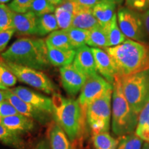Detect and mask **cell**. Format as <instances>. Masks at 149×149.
<instances>
[{"instance_id":"cell-33","label":"cell","mask_w":149,"mask_h":149,"mask_svg":"<svg viewBox=\"0 0 149 149\" xmlns=\"http://www.w3.org/2000/svg\"><path fill=\"white\" fill-rule=\"evenodd\" d=\"M0 81L7 88L16 84L17 79L0 61Z\"/></svg>"},{"instance_id":"cell-28","label":"cell","mask_w":149,"mask_h":149,"mask_svg":"<svg viewBox=\"0 0 149 149\" xmlns=\"http://www.w3.org/2000/svg\"><path fill=\"white\" fill-rule=\"evenodd\" d=\"M66 32L74 50L87 44L90 31L70 27L66 30Z\"/></svg>"},{"instance_id":"cell-41","label":"cell","mask_w":149,"mask_h":149,"mask_svg":"<svg viewBox=\"0 0 149 149\" xmlns=\"http://www.w3.org/2000/svg\"><path fill=\"white\" fill-rule=\"evenodd\" d=\"M35 149H51L50 143L46 140V139H42L37 145Z\"/></svg>"},{"instance_id":"cell-20","label":"cell","mask_w":149,"mask_h":149,"mask_svg":"<svg viewBox=\"0 0 149 149\" xmlns=\"http://www.w3.org/2000/svg\"><path fill=\"white\" fill-rule=\"evenodd\" d=\"M100 26V24L93 15L92 9L81 10L74 15L72 27L91 31Z\"/></svg>"},{"instance_id":"cell-18","label":"cell","mask_w":149,"mask_h":149,"mask_svg":"<svg viewBox=\"0 0 149 149\" xmlns=\"http://www.w3.org/2000/svg\"><path fill=\"white\" fill-rule=\"evenodd\" d=\"M47 55L50 64L53 66L61 68L72 64L75 56V50H61L47 47Z\"/></svg>"},{"instance_id":"cell-6","label":"cell","mask_w":149,"mask_h":149,"mask_svg":"<svg viewBox=\"0 0 149 149\" xmlns=\"http://www.w3.org/2000/svg\"><path fill=\"white\" fill-rule=\"evenodd\" d=\"M112 94L109 91L89 104L86 109V122L93 133L109 132L112 115Z\"/></svg>"},{"instance_id":"cell-39","label":"cell","mask_w":149,"mask_h":149,"mask_svg":"<svg viewBox=\"0 0 149 149\" xmlns=\"http://www.w3.org/2000/svg\"><path fill=\"white\" fill-rule=\"evenodd\" d=\"M61 6V8L65 9V10L68 11V12L71 13L73 15L80 10L77 6L73 1H72L71 0H65L64 2L61 3L60 6Z\"/></svg>"},{"instance_id":"cell-8","label":"cell","mask_w":149,"mask_h":149,"mask_svg":"<svg viewBox=\"0 0 149 149\" xmlns=\"http://www.w3.org/2000/svg\"><path fill=\"white\" fill-rule=\"evenodd\" d=\"M117 17L119 27L126 37L136 42L146 43L148 35L144 29L141 14L127 7H120Z\"/></svg>"},{"instance_id":"cell-5","label":"cell","mask_w":149,"mask_h":149,"mask_svg":"<svg viewBox=\"0 0 149 149\" xmlns=\"http://www.w3.org/2000/svg\"><path fill=\"white\" fill-rule=\"evenodd\" d=\"M120 79L126 100L139 115L149 102V69L120 77Z\"/></svg>"},{"instance_id":"cell-30","label":"cell","mask_w":149,"mask_h":149,"mask_svg":"<svg viewBox=\"0 0 149 149\" xmlns=\"http://www.w3.org/2000/svg\"><path fill=\"white\" fill-rule=\"evenodd\" d=\"M143 140L135 133L121 137L117 149H142Z\"/></svg>"},{"instance_id":"cell-44","label":"cell","mask_w":149,"mask_h":149,"mask_svg":"<svg viewBox=\"0 0 149 149\" xmlns=\"http://www.w3.org/2000/svg\"><path fill=\"white\" fill-rule=\"evenodd\" d=\"M0 90H3V91L8 90V88H7L6 86H5L1 82V81H0Z\"/></svg>"},{"instance_id":"cell-2","label":"cell","mask_w":149,"mask_h":149,"mask_svg":"<svg viewBox=\"0 0 149 149\" xmlns=\"http://www.w3.org/2000/svg\"><path fill=\"white\" fill-rule=\"evenodd\" d=\"M116 68L120 77L149 69V45L127 39L122 44L104 48Z\"/></svg>"},{"instance_id":"cell-14","label":"cell","mask_w":149,"mask_h":149,"mask_svg":"<svg viewBox=\"0 0 149 149\" xmlns=\"http://www.w3.org/2000/svg\"><path fill=\"white\" fill-rule=\"evenodd\" d=\"M91 49L95 60L97 72L108 82L113 84L117 72L113 59L107 52L101 48H91Z\"/></svg>"},{"instance_id":"cell-38","label":"cell","mask_w":149,"mask_h":149,"mask_svg":"<svg viewBox=\"0 0 149 149\" xmlns=\"http://www.w3.org/2000/svg\"><path fill=\"white\" fill-rule=\"evenodd\" d=\"M77 6L79 10L93 9L100 0H71Z\"/></svg>"},{"instance_id":"cell-9","label":"cell","mask_w":149,"mask_h":149,"mask_svg":"<svg viewBox=\"0 0 149 149\" xmlns=\"http://www.w3.org/2000/svg\"><path fill=\"white\" fill-rule=\"evenodd\" d=\"M113 89V84L97 73L88 76L77 100L86 115L87 107L91 102Z\"/></svg>"},{"instance_id":"cell-27","label":"cell","mask_w":149,"mask_h":149,"mask_svg":"<svg viewBox=\"0 0 149 149\" xmlns=\"http://www.w3.org/2000/svg\"><path fill=\"white\" fill-rule=\"evenodd\" d=\"M86 44L93 48H106L109 47V40L104 27L100 25L91 29Z\"/></svg>"},{"instance_id":"cell-4","label":"cell","mask_w":149,"mask_h":149,"mask_svg":"<svg viewBox=\"0 0 149 149\" xmlns=\"http://www.w3.org/2000/svg\"><path fill=\"white\" fill-rule=\"evenodd\" d=\"M112 94V130L117 137H122L135 131L138 115L130 106L122 86L119 75L115 77Z\"/></svg>"},{"instance_id":"cell-45","label":"cell","mask_w":149,"mask_h":149,"mask_svg":"<svg viewBox=\"0 0 149 149\" xmlns=\"http://www.w3.org/2000/svg\"><path fill=\"white\" fill-rule=\"evenodd\" d=\"M142 149H149V142H145L143 144Z\"/></svg>"},{"instance_id":"cell-21","label":"cell","mask_w":149,"mask_h":149,"mask_svg":"<svg viewBox=\"0 0 149 149\" xmlns=\"http://www.w3.org/2000/svg\"><path fill=\"white\" fill-rule=\"evenodd\" d=\"M45 42L47 47L61 50L74 49L67 34L66 30L59 29L51 33L45 39Z\"/></svg>"},{"instance_id":"cell-13","label":"cell","mask_w":149,"mask_h":149,"mask_svg":"<svg viewBox=\"0 0 149 149\" xmlns=\"http://www.w3.org/2000/svg\"><path fill=\"white\" fill-rule=\"evenodd\" d=\"M11 29L20 36L37 35V17L31 11L25 13H13Z\"/></svg>"},{"instance_id":"cell-11","label":"cell","mask_w":149,"mask_h":149,"mask_svg":"<svg viewBox=\"0 0 149 149\" xmlns=\"http://www.w3.org/2000/svg\"><path fill=\"white\" fill-rule=\"evenodd\" d=\"M14 94L19 97L23 101L31 104L36 109L48 114H53V103L51 98L48 97L31 89L23 86H17L10 89Z\"/></svg>"},{"instance_id":"cell-37","label":"cell","mask_w":149,"mask_h":149,"mask_svg":"<svg viewBox=\"0 0 149 149\" xmlns=\"http://www.w3.org/2000/svg\"><path fill=\"white\" fill-rule=\"evenodd\" d=\"M14 33L15 31L13 29H9L0 32V53L4 51Z\"/></svg>"},{"instance_id":"cell-19","label":"cell","mask_w":149,"mask_h":149,"mask_svg":"<svg viewBox=\"0 0 149 149\" xmlns=\"http://www.w3.org/2000/svg\"><path fill=\"white\" fill-rule=\"evenodd\" d=\"M49 139L51 149H71L69 138L63 128L55 122L50 128Z\"/></svg>"},{"instance_id":"cell-24","label":"cell","mask_w":149,"mask_h":149,"mask_svg":"<svg viewBox=\"0 0 149 149\" xmlns=\"http://www.w3.org/2000/svg\"><path fill=\"white\" fill-rule=\"evenodd\" d=\"M92 140L95 149H117L120 142L109 132L93 133Z\"/></svg>"},{"instance_id":"cell-43","label":"cell","mask_w":149,"mask_h":149,"mask_svg":"<svg viewBox=\"0 0 149 149\" xmlns=\"http://www.w3.org/2000/svg\"><path fill=\"white\" fill-rule=\"evenodd\" d=\"M6 100V91L0 90V103Z\"/></svg>"},{"instance_id":"cell-47","label":"cell","mask_w":149,"mask_h":149,"mask_svg":"<svg viewBox=\"0 0 149 149\" xmlns=\"http://www.w3.org/2000/svg\"><path fill=\"white\" fill-rule=\"evenodd\" d=\"M115 2L117 3H118V4H121L123 2V0H115Z\"/></svg>"},{"instance_id":"cell-35","label":"cell","mask_w":149,"mask_h":149,"mask_svg":"<svg viewBox=\"0 0 149 149\" xmlns=\"http://www.w3.org/2000/svg\"><path fill=\"white\" fill-rule=\"evenodd\" d=\"M125 4L131 10L142 13L149 8V0H125Z\"/></svg>"},{"instance_id":"cell-3","label":"cell","mask_w":149,"mask_h":149,"mask_svg":"<svg viewBox=\"0 0 149 149\" xmlns=\"http://www.w3.org/2000/svg\"><path fill=\"white\" fill-rule=\"evenodd\" d=\"M53 103V118L69 138L74 141L79 136L86 115L78 102L72 98H65L56 93L52 98Z\"/></svg>"},{"instance_id":"cell-31","label":"cell","mask_w":149,"mask_h":149,"mask_svg":"<svg viewBox=\"0 0 149 149\" xmlns=\"http://www.w3.org/2000/svg\"><path fill=\"white\" fill-rule=\"evenodd\" d=\"M56 7L50 3L47 0H33L29 11L33 13L36 17H40L46 14L53 13Z\"/></svg>"},{"instance_id":"cell-25","label":"cell","mask_w":149,"mask_h":149,"mask_svg":"<svg viewBox=\"0 0 149 149\" xmlns=\"http://www.w3.org/2000/svg\"><path fill=\"white\" fill-rule=\"evenodd\" d=\"M0 142L15 149H26L24 139L14 132L0 124Z\"/></svg>"},{"instance_id":"cell-22","label":"cell","mask_w":149,"mask_h":149,"mask_svg":"<svg viewBox=\"0 0 149 149\" xmlns=\"http://www.w3.org/2000/svg\"><path fill=\"white\" fill-rule=\"evenodd\" d=\"M104 29L107 33L109 47L120 45L127 40L119 27L117 14L115 15L110 23L104 26Z\"/></svg>"},{"instance_id":"cell-34","label":"cell","mask_w":149,"mask_h":149,"mask_svg":"<svg viewBox=\"0 0 149 149\" xmlns=\"http://www.w3.org/2000/svg\"><path fill=\"white\" fill-rule=\"evenodd\" d=\"M33 0H13L8 7L13 12L17 13H25L29 11Z\"/></svg>"},{"instance_id":"cell-17","label":"cell","mask_w":149,"mask_h":149,"mask_svg":"<svg viewBox=\"0 0 149 149\" xmlns=\"http://www.w3.org/2000/svg\"><path fill=\"white\" fill-rule=\"evenodd\" d=\"M117 3L115 0H100L93 7V15L97 20L100 26H106L110 23L115 14Z\"/></svg>"},{"instance_id":"cell-36","label":"cell","mask_w":149,"mask_h":149,"mask_svg":"<svg viewBox=\"0 0 149 149\" xmlns=\"http://www.w3.org/2000/svg\"><path fill=\"white\" fill-rule=\"evenodd\" d=\"M19 114L13 106L7 100L0 103V119L1 117L11 116V115Z\"/></svg>"},{"instance_id":"cell-42","label":"cell","mask_w":149,"mask_h":149,"mask_svg":"<svg viewBox=\"0 0 149 149\" xmlns=\"http://www.w3.org/2000/svg\"><path fill=\"white\" fill-rule=\"evenodd\" d=\"M47 1L49 2L50 3H51L52 5L55 6L57 8V6H60L61 3H62L65 0H47Z\"/></svg>"},{"instance_id":"cell-7","label":"cell","mask_w":149,"mask_h":149,"mask_svg":"<svg viewBox=\"0 0 149 149\" xmlns=\"http://www.w3.org/2000/svg\"><path fill=\"white\" fill-rule=\"evenodd\" d=\"M0 61L13 73L20 82L32 86L47 94H55L57 88L49 77L41 70L27 66L6 62L0 57Z\"/></svg>"},{"instance_id":"cell-29","label":"cell","mask_w":149,"mask_h":149,"mask_svg":"<svg viewBox=\"0 0 149 149\" xmlns=\"http://www.w3.org/2000/svg\"><path fill=\"white\" fill-rule=\"evenodd\" d=\"M54 14L59 29L67 30L72 27L74 15L71 13L68 12L61 6H57Z\"/></svg>"},{"instance_id":"cell-32","label":"cell","mask_w":149,"mask_h":149,"mask_svg":"<svg viewBox=\"0 0 149 149\" xmlns=\"http://www.w3.org/2000/svg\"><path fill=\"white\" fill-rule=\"evenodd\" d=\"M13 13L8 6L0 3V32L11 29Z\"/></svg>"},{"instance_id":"cell-40","label":"cell","mask_w":149,"mask_h":149,"mask_svg":"<svg viewBox=\"0 0 149 149\" xmlns=\"http://www.w3.org/2000/svg\"><path fill=\"white\" fill-rule=\"evenodd\" d=\"M142 18L143 24H144V29L148 37H149V9L141 14Z\"/></svg>"},{"instance_id":"cell-15","label":"cell","mask_w":149,"mask_h":149,"mask_svg":"<svg viewBox=\"0 0 149 149\" xmlns=\"http://www.w3.org/2000/svg\"><path fill=\"white\" fill-rule=\"evenodd\" d=\"M73 65L86 77L97 73L92 49L86 45L75 49Z\"/></svg>"},{"instance_id":"cell-26","label":"cell","mask_w":149,"mask_h":149,"mask_svg":"<svg viewBox=\"0 0 149 149\" xmlns=\"http://www.w3.org/2000/svg\"><path fill=\"white\" fill-rule=\"evenodd\" d=\"M135 133L143 141L149 142V102L139 113Z\"/></svg>"},{"instance_id":"cell-46","label":"cell","mask_w":149,"mask_h":149,"mask_svg":"<svg viewBox=\"0 0 149 149\" xmlns=\"http://www.w3.org/2000/svg\"><path fill=\"white\" fill-rule=\"evenodd\" d=\"M9 1H10V0H0V3H3V4H4L5 3L8 2Z\"/></svg>"},{"instance_id":"cell-12","label":"cell","mask_w":149,"mask_h":149,"mask_svg":"<svg viewBox=\"0 0 149 149\" xmlns=\"http://www.w3.org/2000/svg\"><path fill=\"white\" fill-rule=\"evenodd\" d=\"M6 100L13 106L19 114L37 121L41 124H46L49 122L51 115L36 109L31 104L23 101L14 94L10 89L6 91Z\"/></svg>"},{"instance_id":"cell-23","label":"cell","mask_w":149,"mask_h":149,"mask_svg":"<svg viewBox=\"0 0 149 149\" xmlns=\"http://www.w3.org/2000/svg\"><path fill=\"white\" fill-rule=\"evenodd\" d=\"M59 29L55 14L50 13L37 17V30L38 36H45Z\"/></svg>"},{"instance_id":"cell-1","label":"cell","mask_w":149,"mask_h":149,"mask_svg":"<svg viewBox=\"0 0 149 149\" xmlns=\"http://www.w3.org/2000/svg\"><path fill=\"white\" fill-rule=\"evenodd\" d=\"M6 62L27 66L38 70L50 67L45 40L20 37L0 55Z\"/></svg>"},{"instance_id":"cell-16","label":"cell","mask_w":149,"mask_h":149,"mask_svg":"<svg viewBox=\"0 0 149 149\" xmlns=\"http://www.w3.org/2000/svg\"><path fill=\"white\" fill-rule=\"evenodd\" d=\"M0 124L18 135H22L34 130L35 121L21 114L1 117Z\"/></svg>"},{"instance_id":"cell-10","label":"cell","mask_w":149,"mask_h":149,"mask_svg":"<svg viewBox=\"0 0 149 149\" xmlns=\"http://www.w3.org/2000/svg\"><path fill=\"white\" fill-rule=\"evenodd\" d=\"M61 82L63 88L70 96L77 94L84 85L87 77L70 64L60 68Z\"/></svg>"}]
</instances>
